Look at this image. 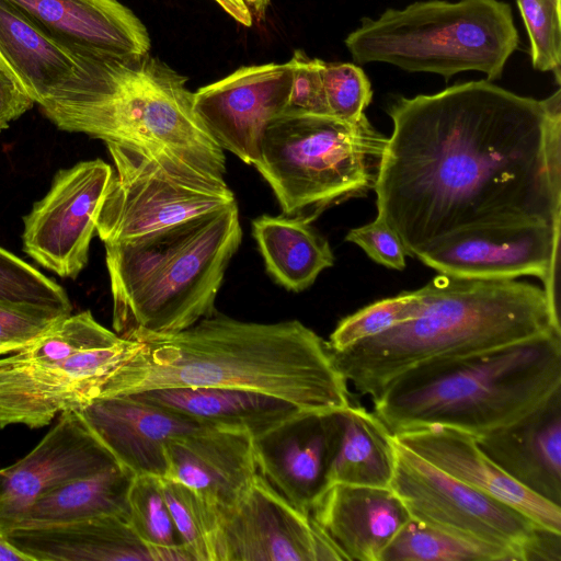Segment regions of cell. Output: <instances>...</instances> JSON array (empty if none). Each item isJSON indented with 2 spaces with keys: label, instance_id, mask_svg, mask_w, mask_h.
I'll return each instance as SVG.
<instances>
[{
  "label": "cell",
  "instance_id": "cell-1",
  "mask_svg": "<svg viewBox=\"0 0 561 561\" xmlns=\"http://www.w3.org/2000/svg\"><path fill=\"white\" fill-rule=\"evenodd\" d=\"M376 184L377 217L420 259L457 239L561 226V91L489 80L399 98Z\"/></svg>",
  "mask_w": 561,
  "mask_h": 561
},
{
  "label": "cell",
  "instance_id": "cell-2",
  "mask_svg": "<svg viewBox=\"0 0 561 561\" xmlns=\"http://www.w3.org/2000/svg\"><path fill=\"white\" fill-rule=\"evenodd\" d=\"M133 355L96 397L174 387L253 391L321 413L351 404L347 381L331 351L298 320L248 322L215 312L175 333H141Z\"/></svg>",
  "mask_w": 561,
  "mask_h": 561
},
{
  "label": "cell",
  "instance_id": "cell-3",
  "mask_svg": "<svg viewBox=\"0 0 561 561\" xmlns=\"http://www.w3.org/2000/svg\"><path fill=\"white\" fill-rule=\"evenodd\" d=\"M419 293L414 318L331 352L336 368L360 394L377 398L394 378L424 362L561 332L543 288L529 283L438 273Z\"/></svg>",
  "mask_w": 561,
  "mask_h": 561
},
{
  "label": "cell",
  "instance_id": "cell-4",
  "mask_svg": "<svg viewBox=\"0 0 561 561\" xmlns=\"http://www.w3.org/2000/svg\"><path fill=\"white\" fill-rule=\"evenodd\" d=\"M67 47L77 69L39 106L56 127L165 152L224 179V150L196 115L186 77L149 53L116 56Z\"/></svg>",
  "mask_w": 561,
  "mask_h": 561
},
{
  "label": "cell",
  "instance_id": "cell-5",
  "mask_svg": "<svg viewBox=\"0 0 561 561\" xmlns=\"http://www.w3.org/2000/svg\"><path fill=\"white\" fill-rule=\"evenodd\" d=\"M561 388V332L468 356L421 363L373 399L392 434L426 426L476 437L526 415Z\"/></svg>",
  "mask_w": 561,
  "mask_h": 561
},
{
  "label": "cell",
  "instance_id": "cell-6",
  "mask_svg": "<svg viewBox=\"0 0 561 561\" xmlns=\"http://www.w3.org/2000/svg\"><path fill=\"white\" fill-rule=\"evenodd\" d=\"M241 240L233 202L134 239L104 243L114 332L129 340L141 333H175L214 314Z\"/></svg>",
  "mask_w": 561,
  "mask_h": 561
},
{
  "label": "cell",
  "instance_id": "cell-7",
  "mask_svg": "<svg viewBox=\"0 0 561 561\" xmlns=\"http://www.w3.org/2000/svg\"><path fill=\"white\" fill-rule=\"evenodd\" d=\"M510 4L501 0L417 1L364 18L345 39L359 64L379 61L446 79L469 70L502 76L518 47Z\"/></svg>",
  "mask_w": 561,
  "mask_h": 561
},
{
  "label": "cell",
  "instance_id": "cell-8",
  "mask_svg": "<svg viewBox=\"0 0 561 561\" xmlns=\"http://www.w3.org/2000/svg\"><path fill=\"white\" fill-rule=\"evenodd\" d=\"M387 141L365 115L345 121L285 111L267 126L254 167L283 215L311 222L375 187Z\"/></svg>",
  "mask_w": 561,
  "mask_h": 561
},
{
  "label": "cell",
  "instance_id": "cell-9",
  "mask_svg": "<svg viewBox=\"0 0 561 561\" xmlns=\"http://www.w3.org/2000/svg\"><path fill=\"white\" fill-rule=\"evenodd\" d=\"M105 144L114 169L96 220L103 243L134 239L236 202L225 179L175 156Z\"/></svg>",
  "mask_w": 561,
  "mask_h": 561
},
{
  "label": "cell",
  "instance_id": "cell-10",
  "mask_svg": "<svg viewBox=\"0 0 561 561\" xmlns=\"http://www.w3.org/2000/svg\"><path fill=\"white\" fill-rule=\"evenodd\" d=\"M394 447L390 489L411 518L503 549L514 561L560 560L561 534L450 477L396 439Z\"/></svg>",
  "mask_w": 561,
  "mask_h": 561
},
{
  "label": "cell",
  "instance_id": "cell-11",
  "mask_svg": "<svg viewBox=\"0 0 561 561\" xmlns=\"http://www.w3.org/2000/svg\"><path fill=\"white\" fill-rule=\"evenodd\" d=\"M213 561L345 560L314 523L259 473L231 506L216 508Z\"/></svg>",
  "mask_w": 561,
  "mask_h": 561
},
{
  "label": "cell",
  "instance_id": "cell-12",
  "mask_svg": "<svg viewBox=\"0 0 561 561\" xmlns=\"http://www.w3.org/2000/svg\"><path fill=\"white\" fill-rule=\"evenodd\" d=\"M113 176L102 159L59 170L47 194L23 218V250L62 278L76 279L88 264L98 216Z\"/></svg>",
  "mask_w": 561,
  "mask_h": 561
},
{
  "label": "cell",
  "instance_id": "cell-13",
  "mask_svg": "<svg viewBox=\"0 0 561 561\" xmlns=\"http://www.w3.org/2000/svg\"><path fill=\"white\" fill-rule=\"evenodd\" d=\"M139 344L123 337L55 363L10 364L0 357V428H39L65 411L80 410Z\"/></svg>",
  "mask_w": 561,
  "mask_h": 561
},
{
  "label": "cell",
  "instance_id": "cell-14",
  "mask_svg": "<svg viewBox=\"0 0 561 561\" xmlns=\"http://www.w3.org/2000/svg\"><path fill=\"white\" fill-rule=\"evenodd\" d=\"M293 64H265L237 69L194 92V111L222 150L254 165L263 135L289 102Z\"/></svg>",
  "mask_w": 561,
  "mask_h": 561
},
{
  "label": "cell",
  "instance_id": "cell-15",
  "mask_svg": "<svg viewBox=\"0 0 561 561\" xmlns=\"http://www.w3.org/2000/svg\"><path fill=\"white\" fill-rule=\"evenodd\" d=\"M117 465L76 410L57 423L22 459L0 469V534L7 535L46 493Z\"/></svg>",
  "mask_w": 561,
  "mask_h": 561
},
{
  "label": "cell",
  "instance_id": "cell-16",
  "mask_svg": "<svg viewBox=\"0 0 561 561\" xmlns=\"http://www.w3.org/2000/svg\"><path fill=\"white\" fill-rule=\"evenodd\" d=\"M560 234L561 226L479 233L457 239L419 260L439 274L459 277L515 279L536 276L542 280L552 313L560 320Z\"/></svg>",
  "mask_w": 561,
  "mask_h": 561
},
{
  "label": "cell",
  "instance_id": "cell-17",
  "mask_svg": "<svg viewBox=\"0 0 561 561\" xmlns=\"http://www.w3.org/2000/svg\"><path fill=\"white\" fill-rule=\"evenodd\" d=\"M342 410L304 413L253 439L257 473L305 515L329 486Z\"/></svg>",
  "mask_w": 561,
  "mask_h": 561
},
{
  "label": "cell",
  "instance_id": "cell-18",
  "mask_svg": "<svg viewBox=\"0 0 561 561\" xmlns=\"http://www.w3.org/2000/svg\"><path fill=\"white\" fill-rule=\"evenodd\" d=\"M78 412L117 463L135 476L164 478L167 444L210 426L131 394L95 397Z\"/></svg>",
  "mask_w": 561,
  "mask_h": 561
},
{
  "label": "cell",
  "instance_id": "cell-19",
  "mask_svg": "<svg viewBox=\"0 0 561 561\" xmlns=\"http://www.w3.org/2000/svg\"><path fill=\"white\" fill-rule=\"evenodd\" d=\"M394 439L460 482L516 508L537 525L561 534V506L528 491L479 447L476 436L447 426L393 434Z\"/></svg>",
  "mask_w": 561,
  "mask_h": 561
},
{
  "label": "cell",
  "instance_id": "cell-20",
  "mask_svg": "<svg viewBox=\"0 0 561 561\" xmlns=\"http://www.w3.org/2000/svg\"><path fill=\"white\" fill-rule=\"evenodd\" d=\"M163 479L179 482L216 508L233 505L257 468L253 437L245 431L207 426L165 446Z\"/></svg>",
  "mask_w": 561,
  "mask_h": 561
},
{
  "label": "cell",
  "instance_id": "cell-21",
  "mask_svg": "<svg viewBox=\"0 0 561 561\" xmlns=\"http://www.w3.org/2000/svg\"><path fill=\"white\" fill-rule=\"evenodd\" d=\"M476 439L513 480L561 506V388L517 421Z\"/></svg>",
  "mask_w": 561,
  "mask_h": 561
},
{
  "label": "cell",
  "instance_id": "cell-22",
  "mask_svg": "<svg viewBox=\"0 0 561 561\" xmlns=\"http://www.w3.org/2000/svg\"><path fill=\"white\" fill-rule=\"evenodd\" d=\"M310 516L351 561H380L383 550L410 519L390 488L341 483L327 488Z\"/></svg>",
  "mask_w": 561,
  "mask_h": 561
},
{
  "label": "cell",
  "instance_id": "cell-23",
  "mask_svg": "<svg viewBox=\"0 0 561 561\" xmlns=\"http://www.w3.org/2000/svg\"><path fill=\"white\" fill-rule=\"evenodd\" d=\"M66 46L116 56L150 50L144 23L117 0H5Z\"/></svg>",
  "mask_w": 561,
  "mask_h": 561
},
{
  "label": "cell",
  "instance_id": "cell-24",
  "mask_svg": "<svg viewBox=\"0 0 561 561\" xmlns=\"http://www.w3.org/2000/svg\"><path fill=\"white\" fill-rule=\"evenodd\" d=\"M4 536L32 561H160L128 520L114 515L39 528H14Z\"/></svg>",
  "mask_w": 561,
  "mask_h": 561
},
{
  "label": "cell",
  "instance_id": "cell-25",
  "mask_svg": "<svg viewBox=\"0 0 561 561\" xmlns=\"http://www.w3.org/2000/svg\"><path fill=\"white\" fill-rule=\"evenodd\" d=\"M131 396L210 426L245 431L253 439L309 413L272 396L229 388H160Z\"/></svg>",
  "mask_w": 561,
  "mask_h": 561
},
{
  "label": "cell",
  "instance_id": "cell-26",
  "mask_svg": "<svg viewBox=\"0 0 561 561\" xmlns=\"http://www.w3.org/2000/svg\"><path fill=\"white\" fill-rule=\"evenodd\" d=\"M0 58L39 106L78 66L66 45L5 0H0Z\"/></svg>",
  "mask_w": 561,
  "mask_h": 561
},
{
  "label": "cell",
  "instance_id": "cell-27",
  "mask_svg": "<svg viewBox=\"0 0 561 561\" xmlns=\"http://www.w3.org/2000/svg\"><path fill=\"white\" fill-rule=\"evenodd\" d=\"M252 236L266 272L288 290H305L334 263L327 239L304 218L259 216L252 220Z\"/></svg>",
  "mask_w": 561,
  "mask_h": 561
},
{
  "label": "cell",
  "instance_id": "cell-28",
  "mask_svg": "<svg viewBox=\"0 0 561 561\" xmlns=\"http://www.w3.org/2000/svg\"><path fill=\"white\" fill-rule=\"evenodd\" d=\"M135 474L114 465L76 479L39 497L16 528L62 525L100 516L128 518V493Z\"/></svg>",
  "mask_w": 561,
  "mask_h": 561
},
{
  "label": "cell",
  "instance_id": "cell-29",
  "mask_svg": "<svg viewBox=\"0 0 561 561\" xmlns=\"http://www.w3.org/2000/svg\"><path fill=\"white\" fill-rule=\"evenodd\" d=\"M340 440L330 467L328 482L390 488L394 471L393 434L375 414L350 404L342 410Z\"/></svg>",
  "mask_w": 561,
  "mask_h": 561
},
{
  "label": "cell",
  "instance_id": "cell-30",
  "mask_svg": "<svg viewBox=\"0 0 561 561\" xmlns=\"http://www.w3.org/2000/svg\"><path fill=\"white\" fill-rule=\"evenodd\" d=\"M380 561H514L505 550L410 519L383 550Z\"/></svg>",
  "mask_w": 561,
  "mask_h": 561
},
{
  "label": "cell",
  "instance_id": "cell-31",
  "mask_svg": "<svg viewBox=\"0 0 561 561\" xmlns=\"http://www.w3.org/2000/svg\"><path fill=\"white\" fill-rule=\"evenodd\" d=\"M160 477L135 476L128 493V523L160 561H193L175 527Z\"/></svg>",
  "mask_w": 561,
  "mask_h": 561
},
{
  "label": "cell",
  "instance_id": "cell-32",
  "mask_svg": "<svg viewBox=\"0 0 561 561\" xmlns=\"http://www.w3.org/2000/svg\"><path fill=\"white\" fill-rule=\"evenodd\" d=\"M122 339L85 310L64 317L39 337L3 359L10 364L55 363L81 352L112 346Z\"/></svg>",
  "mask_w": 561,
  "mask_h": 561
},
{
  "label": "cell",
  "instance_id": "cell-33",
  "mask_svg": "<svg viewBox=\"0 0 561 561\" xmlns=\"http://www.w3.org/2000/svg\"><path fill=\"white\" fill-rule=\"evenodd\" d=\"M420 305L419 289L375 301L342 319L331 333L329 342H327L328 347L331 352H340L366 339L379 335L414 318Z\"/></svg>",
  "mask_w": 561,
  "mask_h": 561
},
{
  "label": "cell",
  "instance_id": "cell-34",
  "mask_svg": "<svg viewBox=\"0 0 561 561\" xmlns=\"http://www.w3.org/2000/svg\"><path fill=\"white\" fill-rule=\"evenodd\" d=\"M161 486L175 527L193 561H213L214 507L182 483L162 478Z\"/></svg>",
  "mask_w": 561,
  "mask_h": 561
},
{
  "label": "cell",
  "instance_id": "cell-35",
  "mask_svg": "<svg viewBox=\"0 0 561 561\" xmlns=\"http://www.w3.org/2000/svg\"><path fill=\"white\" fill-rule=\"evenodd\" d=\"M0 299L49 306L71 313L66 290L37 268L0 247Z\"/></svg>",
  "mask_w": 561,
  "mask_h": 561
},
{
  "label": "cell",
  "instance_id": "cell-36",
  "mask_svg": "<svg viewBox=\"0 0 561 561\" xmlns=\"http://www.w3.org/2000/svg\"><path fill=\"white\" fill-rule=\"evenodd\" d=\"M530 38L531 61L560 81L561 0H516Z\"/></svg>",
  "mask_w": 561,
  "mask_h": 561
},
{
  "label": "cell",
  "instance_id": "cell-37",
  "mask_svg": "<svg viewBox=\"0 0 561 561\" xmlns=\"http://www.w3.org/2000/svg\"><path fill=\"white\" fill-rule=\"evenodd\" d=\"M321 77L331 114L345 121L359 119L369 105L371 85L358 66L321 61Z\"/></svg>",
  "mask_w": 561,
  "mask_h": 561
},
{
  "label": "cell",
  "instance_id": "cell-38",
  "mask_svg": "<svg viewBox=\"0 0 561 561\" xmlns=\"http://www.w3.org/2000/svg\"><path fill=\"white\" fill-rule=\"evenodd\" d=\"M68 314L49 306L0 299V347L7 354L16 352Z\"/></svg>",
  "mask_w": 561,
  "mask_h": 561
},
{
  "label": "cell",
  "instance_id": "cell-39",
  "mask_svg": "<svg viewBox=\"0 0 561 561\" xmlns=\"http://www.w3.org/2000/svg\"><path fill=\"white\" fill-rule=\"evenodd\" d=\"M293 84L286 111L332 115L321 77V59L295 50L291 59Z\"/></svg>",
  "mask_w": 561,
  "mask_h": 561
},
{
  "label": "cell",
  "instance_id": "cell-40",
  "mask_svg": "<svg viewBox=\"0 0 561 561\" xmlns=\"http://www.w3.org/2000/svg\"><path fill=\"white\" fill-rule=\"evenodd\" d=\"M345 240L355 243L376 263L393 270L405 267V251L398 234L380 218L351 229Z\"/></svg>",
  "mask_w": 561,
  "mask_h": 561
},
{
  "label": "cell",
  "instance_id": "cell-41",
  "mask_svg": "<svg viewBox=\"0 0 561 561\" xmlns=\"http://www.w3.org/2000/svg\"><path fill=\"white\" fill-rule=\"evenodd\" d=\"M34 101L0 58V131L31 110Z\"/></svg>",
  "mask_w": 561,
  "mask_h": 561
},
{
  "label": "cell",
  "instance_id": "cell-42",
  "mask_svg": "<svg viewBox=\"0 0 561 561\" xmlns=\"http://www.w3.org/2000/svg\"><path fill=\"white\" fill-rule=\"evenodd\" d=\"M231 18L244 26L252 25V13L244 0H214Z\"/></svg>",
  "mask_w": 561,
  "mask_h": 561
},
{
  "label": "cell",
  "instance_id": "cell-43",
  "mask_svg": "<svg viewBox=\"0 0 561 561\" xmlns=\"http://www.w3.org/2000/svg\"><path fill=\"white\" fill-rule=\"evenodd\" d=\"M0 561H32V559L0 534Z\"/></svg>",
  "mask_w": 561,
  "mask_h": 561
},
{
  "label": "cell",
  "instance_id": "cell-44",
  "mask_svg": "<svg viewBox=\"0 0 561 561\" xmlns=\"http://www.w3.org/2000/svg\"><path fill=\"white\" fill-rule=\"evenodd\" d=\"M244 1L252 13V16L254 15L259 20L264 18L267 5L270 4V0H244Z\"/></svg>",
  "mask_w": 561,
  "mask_h": 561
},
{
  "label": "cell",
  "instance_id": "cell-45",
  "mask_svg": "<svg viewBox=\"0 0 561 561\" xmlns=\"http://www.w3.org/2000/svg\"><path fill=\"white\" fill-rule=\"evenodd\" d=\"M7 354L3 348L0 347V356Z\"/></svg>",
  "mask_w": 561,
  "mask_h": 561
}]
</instances>
